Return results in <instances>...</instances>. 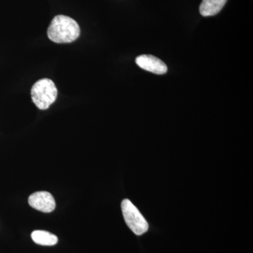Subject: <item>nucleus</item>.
Here are the masks:
<instances>
[{
	"mask_svg": "<svg viewBox=\"0 0 253 253\" xmlns=\"http://www.w3.org/2000/svg\"><path fill=\"white\" fill-rule=\"evenodd\" d=\"M48 37L56 43H71L76 41L81 35L78 23L69 16L58 15L50 23Z\"/></svg>",
	"mask_w": 253,
	"mask_h": 253,
	"instance_id": "nucleus-1",
	"label": "nucleus"
},
{
	"mask_svg": "<svg viewBox=\"0 0 253 253\" xmlns=\"http://www.w3.org/2000/svg\"><path fill=\"white\" fill-rule=\"evenodd\" d=\"M58 91L54 82L48 78L40 80L31 89V97L38 109H49L57 97Z\"/></svg>",
	"mask_w": 253,
	"mask_h": 253,
	"instance_id": "nucleus-2",
	"label": "nucleus"
},
{
	"mask_svg": "<svg viewBox=\"0 0 253 253\" xmlns=\"http://www.w3.org/2000/svg\"><path fill=\"white\" fill-rule=\"evenodd\" d=\"M121 208L126 225L136 235H142L148 231L149 224L138 208L129 200H123Z\"/></svg>",
	"mask_w": 253,
	"mask_h": 253,
	"instance_id": "nucleus-3",
	"label": "nucleus"
},
{
	"mask_svg": "<svg viewBox=\"0 0 253 253\" xmlns=\"http://www.w3.org/2000/svg\"><path fill=\"white\" fill-rule=\"evenodd\" d=\"M28 204L34 209L44 213L53 212L56 208L54 197L47 191H38L31 195Z\"/></svg>",
	"mask_w": 253,
	"mask_h": 253,
	"instance_id": "nucleus-4",
	"label": "nucleus"
},
{
	"mask_svg": "<svg viewBox=\"0 0 253 253\" xmlns=\"http://www.w3.org/2000/svg\"><path fill=\"white\" fill-rule=\"evenodd\" d=\"M136 63L139 67L145 71L155 74L163 75L168 72L166 63L152 55H141L138 56L136 59Z\"/></svg>",
	"mask_w": 253,
	"mask_h": 253,
	"instance_id": "nucleus-5",
	"label": "nucleus"
},
{
	"mask_svg": "<svg viewBox=\"0 0 253 253\" xmlns=\"http://www.w3.org/2000/svg\"><path fill=\"white\" fill-rule=\"evenodd\" d=\"M227 0H203L199 11L203 16H212L222 9Z\"/></svg>",
	"mask_w": 253,
	"mask_h": 253,
	"instance_id": "nucleus-6",
	"label": "nucleus"
},
{
	"mask_svg": "<svg viewBox=\"0 0 253 253\" xmlns=\"http://www.w3.org/2000/svg\"><path fill=\"white\" fill-rule=\"evenodd\" d=\"M31 238L36 244L41 246H52L58 243L57 236L45 231H34L32 233Z\"/></svg>",
	"mask_w": 253,
	"mask_h": 253,
	"instance_id": "nucleus-7",
	"label": "nucleus"
}]
</instances>
